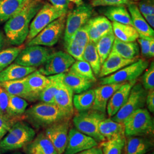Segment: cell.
Here are the masks:
<instances>
[{
    "mask_svg": "<svg viewBox=\"0 0 154 154\" xmlns=\"http://www.w3.org/2000/svg\"><path fill=\"white\" fill-rule=\"evenodd\" d=\"M9 102V94L6 91L0 84V109L2 116L8 118L7 109Z\"/></svg>",
    "mask_w": 154,
    "mask_h": 154,
    "instance_id": "ee69618b",
    "label": "cell"
},
{
    "mask_svg": "<svg viewBox=\"0 0 154 154\" xmlns=\"http://www.w3.org/2000/svg\"><path fill=\"white\" fill-rule=\"evenodd\" d=\"M68 70L74 72L80 77L92 81L94 82L97 81L91 66L86 61H75Z\"/></svg>",
    "mask_w": 154,
    "mask_h": 154,
    "instance_id": "f35d334b",
    "label": "cell"
},
{
    "mask_svg": "<svg viewBox=\"0 0 154 154\" xmlns=\"http://www.w3.org/2000/svg\"><path fill=\"white\" fill-rule=\"evenodd\" d=\"M154 55V38L152 39L149 47V57H153Z\"/></svg>",
    "mask_w": 154,
    "mask_h": 154,
    "instance_id": "816d5d0a",
    "label": "cell"
},
{
    "mask_svg": "<svg viewBox=\"0 0 154 154\" xmlns=\"http://www.w3.org/2000/svg\"><path fill=\"white\" fill-rule=\"evenodd\" d=\"M83 58V61L87 62L91 66L94 75L98 76L102 63L95 43L89 42L85 50Z\"/></svg>",
    "mask_w": 154,
    "mask_h": 154,
    "instance_id": "836d02e7",
    "label": "cell"
},
{
    "mask_svg": "<svg viewBox=\"0 0 154 154\" xmlns=\"http://www.w3.org/2000/svg\"><path fill=\"white\" fill-rule=\"evenodd\" d=\"M50 54V50L43 46H28L20 53L15 63L22 66L37 67L42 65Z\"/></svg>",
    "mask_w": 154,
    "mask_h": 154,
    "instance_id": "7c38bea8",
    "label": "cell"
},
{
    "mask_svg": "<svg viewBox=\"0 0 154 154\" xmlns=\"http://www.w3.org/2000/svg\"><path fill=\"white\" fill-rule=\"evenodd\" d=\"M22 50V46H18L0 51V72L16 60Z\"/></svg>",
    "mask_w": 154,
    "mask_h": 154,
    "instance_id": "ab89813d",
    "label": "cell"
},
{
    "mask_svg": "<svg viewBox=\"0 0 154 154\" xmlns=\"http://www.w3.org/2000/svg\"><path fill=\"white\" fill-rule=\"evenodd\" d=\"M104 14L108 20L113 22H118L133 26L130 14L125 5L109 6L105 10Z\"/></svg>",
    "mask_w": 154,
    "mask_h": 154,
    "instance_id": "4dcf8cb0",
    "label": "cell"
},
{
    "mask_svg": "<svg viewBox=\"0 0 154 154\" xmlns=\"http://www.w3.org/2000/svg\"><path fill=\"white\" fill-rule=\"evenodd\" d=\"M0 84L8 93L21 97L30 102H34L28 90L26 77L15 81L1 82Z\"/></svg>",
    "mask_w": 154,
    "mask_h": 154,
    "instance_id": "83f0119b",
    "label": "cell"
},
{
    "mask_svg": "<svg viewBox=\"0 0 154 154\" xmlns=\"http://www.w3.org/2000/svg\"><path fill=\"white\" fill-rule=\"evenodd\" d=\"M28 106V102L25 99L9 94V102L7 109L8 118L11 119L21 116L25 113Z\"/></svg>",
    "mask_w": 154,
    "mask_h": 154,
    "instance_id": "8d00e7d4",
    "label": "cell"
},
{
    "mask_svg": "<svg viewBox=\"0 0 154 154\" xmlns=\"http://www.w3.org/2000/svg\"><path fill=\"white\" fill-rule=\"evenodd\" d=\"M32 0H0V24L8 21Z\"/></svg>",
    "mask_w": 154,
    "mask_h": 154,
    "instance_id": "484cf974",
    "label": "cell"
},
{
    "mask_svg": "<svg viewBox=\"0 0 154 154\" xmlns=\"http://www.w3.org/2000/svg\"><path fill=\"white\" fill-rule=\"evenodd\" d=\"M146 103L148 110L153 113L154 112V89L149 90L146 97Z\"/></svg>",
    "mask_w": 154,
    "mask_h": 154,
    "instance_id": "7dc6e473",
    "label": "cell"
},
{
    "mask_svg": "<svg viewBox=\"0 0 154 154\" xmlns=\"http://www.w3.org/2000/svg\"><path fill=\"white\" fill-rule=\"evenodd\" d=\"M52 5L60 9L67 11L70 2L68 0H49Z\"/></svg>",
    "mask_w": 154,
    "mask_h": 154,
    "instance_id": "c3c4849f",
    "label": "cell"
},
{
    "mask_svg": "<svg viewBox=\"0 0 154 154\" xmlns=\"http://www.w3.org/2000/svg\"><path fill=\"white\" fill-rule=\"evenodd\" d=\"M37 70V67H26L12 63L0 72V83L15 81L27 77Z\"/></svg>",
    "mask_w": 154,
    "mask_h": 154,
    "instance_id": "cb8c5ba5",
    "label": "cell"
},
{
    "mask_svg": "<svg viewBox=\"0 0 154 154\" xmlns=\"http://www.w3.org/2000/svg\"><path fill=\"white\" fill-rule=\"evenodd\" d=\"M26 78L29 91L34 102L39 99L40 94L49 83V79L38 70H35Z\"/></svg>",
    "mask_w": 154,
    "mask_h": 154,
    "instance_id": "603a6c76",
    "label": "cell"
},
{
    "mask_svg": "<svg viewBox=\"0 0 154 154\" xmlns=\"http://www.w3.org/2000/svg\"><path fill=\"white\" fill-rule=\"evenodd\" d=\"M93 13L92 6L83 4L77 6L74 9L66 15L65 30L64 34L65 44L72 38L78 29L86 24Z\"/></svg>",
    "mask_w": 154,
    "mask_h": 154,
    "instance_id": "9c48e42d",
    "label": "cell"
},
{
    "mask_svg": "<svg viewBox=\"0 0 154 154\" xmlns=\"http://www.w3.org/2000/svg\"><path fill=\"white\" fill-rule=\"evenodd\" d=\"M112 27L116 38L122 41L134 42L139 38V34L132 26L113 22Z\"/></svg>",
    "mask_w": 154,
    "mask_h": 154,
    "instance_id": "1f68e13d",
    "label": "cell"
},
{
    "mask_svg": "<svg viewBox=\"0 0 154 154\" xmlns=\"http://www.w3.org/2000/svg\"><path fill=\"white\" fill-rule=\"evenodd\" d=\"M154 38V37L139 36L138 41L140 46L141 52L142 55L149 57V47L150 42L151 39Z\"/></svg>",
    "mask_w": 154,
    "mask_h": 154,
    "instance_id": "bcb514c9",
    "label": "cell"
},
{
    "mask_svg": "<svg viewBox=\"0 0 154 154\" xmlns=\"http://www.w3.org/2000/svg\"><path fill=\"white\" fill-rule=\"evenodd\" d=\"M127 6L132 20L133 27L137 31L139 36L154 37V29L146 22L139 11L138 6L131 2Z\"/></svg>",
    "mask_w": 154,
    "mask_h": 154,
    "instance_id": "7402d4cb",
    "label": "cell"
},
{
    "mask_svg": "<svg viewBox=\"0 0 154 154\" xmlns=\"http://www.w3.org/2000/svg\"><path fill=\"white\" fill-rule=\"evenodd\" d=\"M129 0H93L92 6H111L125 5H128Z\"/></svg>",
    "mask_w": 154,
    "mask_h": 154,
    "instance_id": "7bdbcfd3",
    "label": "cell"
},
{
    "mask_svg": "<svg viewBox=\"0 0 154 154\" xmlns=\"http://www.w3.org/2000/svg\"><path fill=\"white\" fill-rule=\"evenodd\" d=\"M26 154H59L45 133L41 132L23 147Z\"/></svg>",
    "mask_w": 154,
    "mask_h": 154,
    "instance_id": "ffe728a7",
    "label": "cell"
},
{
    "mask_svg": "<svg viewBox=\"0 0 154 154\" xmlns=\"http://www.w3.org/2000/svg\"><path fill=\"white\" fill-rule=\"evenodd\" d=\"M142 16L144 18L146 22L148 23L149 25L153 29L154 27V15L145 14Z\"/></svg>",
    "mask_w": 154,
    "mask_h": 154,
    "instance_id": "f907efd6",
    "label": "cell"
},
{
    "mask_svg": "<svg viewBox=\"0 0 154 154\" xmlns=\"http://www.w3.org/2000/svg\"><path fill=\"white\" fill-rule=\"evenodd\" d=\"M75 154H103V152L100 147L96 146Z\"/></svg>",
    "mask_w": 154,
    "mask_h": 154,
    "instance_id": "681fc988",
    "label": "cell"
},
{
    "mask_svg": "<svg viewBox=\"0 0 154 154\" xmlns=\"http://www.w3.org/2000/svg\"><path fill=\"white\" fill-rule=\"evenodd\" d=\"M126 135H121L106 140L100 144L103 154H122L126 145Z\"/></svg>",
    "mask_w": 154,
    "mask_h": 154,
    "instance_id": "e575fe53",
    "label": "cell"
},
{
    "mask_svg": "<svg viewBox=\"0 0 154 154\" xmlns=\"http://www.w3.org/2000/svg\"><path fill=\"white\" fill-rule=\"evenodd\" d=\"M25 113L26 119L37 128L70 119L54 103L41 102L32 106Z\"/></svg>",
    "mask_w": 154,
    "mask_h": 154,
    "instance_id": "7a4b0ae2",
    "label": "cell"
},
{
    "mask_svg": "<svg viewBox=\"0 0 154 154\" xmlns=\"http://www.w3.org/2000/svg\"><path fill=\"white\" fill-rule=\"evenodd\" d=\"M125 135L127 137H141L153 134V118L149 111L139 109L133 112L123 122Z\"/></svg>",
    "mask_w": 154,
    "mask_h": 154,
    "instance_id": "5b68a950",
    "label": "cell"
},
{
    "mask_svg": "<svg viewBox=\"0 0 154 154\" xmlns=\"http://www.w3.org/2000/svg\"><path fill=\"white\" fill-rule=\"evenodd\" d=\"M63 83L71 88L73 93H81L88 90L93 85L92 81L80 77L73 72L69 70L63 73Z\"/></svg>",
    "mask_w": 154,
    "mask_h": 154,
    "instance_id": "d4e9b609",
    "label": "cell"
},
{
    "mask_svg": "<svg viewBox=\"0 0 154 154\" xmlns=\"http://www.w3.org/2000/svg\"><path fill=\"white\" fill-rule=\"evenodd\" d=\"M66 20V14L51 22L28 42L27 46H54L59 41L65 29Z\"/></svg>",
    "mask_w": 154,
    "mask_h": 154,
    "instance_id": "30bf717a",
    "label": "cell"
},
{
    "mask_svg": "<svg viewBox=\"0 0 154 154\" xmlns=\"http://www.w3.org/2000/svg\"><path fill=\"white\" fill-rule=\"evenodd\" d=\"M126 154H146L151 149L152 143L146 138L128 137L126 142Z\"/></svg>",
    "mask_w": 154,
    "mask_h": 154,
    "instance_id": "f546056e",
    "label": "cell"
},
{
    "mask_svg": "<svg viewBox=\"0 0 154 154\" xmlns=\"http://www.w3.org/2000/svg\"><path fill=\"white\" fill-rule=\"evenodd\" d=\"M63 74V73L48 76L49 83L40 94L39 97V99L42 102L54 103V96L60 83L62 81Z\"/></svg>",
    "mask_w": 154,
    "mask_h": 154,
    "instance_id": "d6a6232c",
    "label": "cell"
},
{
    "mask_svg": "<svg viewBox=\"0 0 154 154\" xmlns=\"http://www.w3.org/2000/svg\"><path fill=\"white\" fill-rule=\"evenodd\" d=\"M67 12V11L57 8L49 3L43 5L30 24L29 32L26 38L27 43L47 25L59 17L66 14Z\"/></svg>",
    "mask_w": 154,
    "mask_h": 154,
    "instance_id": "8992f818",
    "label": "cell"
},
{
    "mask_svg": "<svg viewBox=\"0 0 154 154\" xmlns=\"http://www.w3.org/2000/svg\"><path fill=\"white\" fill-rule=\"evenodd\" d=\"M86 26L90 41L95 44L105 34L112 30V23L104 16L91 18Z\"/></svg>",
    "mask_w": 154,
    "mask_h": 154,
    "instance_id": "e0dca14e",
    "label": "cell"
},
{
    "mask_svg": "<svg viewBox=\"0 0 154 154\" xmlns=\"http://www.w3.org/2000/svg\"><path fill=\"white\" fill-rule=\"evenodd\" d=\"M69 2H72L74 3L77 6L81 5L83 4L82 0H68Z\"/></svg>",
    "mask_w": 154,
    "mask_h": 154,
    "instance_id": "db71d44e",
    "label": "cell"
},
{
    "mask_svg": "<svg viewBox=\"0 0 154 154\" xmlns=\"http://www.w3.org/2000/svg\"><path fill=\"white\" fill-rule=\"evenodd\" d=\"M142 86L146 90L154 89V62H152L142 77Z\"/></svg>",
    "mask_w": 154,
    "mask_h": 154,
    "instance_id": "60d3db41",
    "label": "cell"
},
{
    "mask_svg": "<svg viewBox=\"0 0 154 154\" xmlns=\"http://www.w3.org/2000/svg\"><path fill=\"white\" fill-rule=\"evenodd\" d=\"M134 1H140V0H134Z\"/></svg>",
    "mask_w": 154,
    "mask_h": 154,
    "instance_id": "6f0895ef",
    "label": "cell"
},
{
    "mask_svg": "<svg viewBox=\"0 0 154 154\" xmlns=\"http://www.w3.org/2000/svg\"><path fill=\"white\" fill-rule=\"evenodd\" d=\"M154 154L153 153H151V154Z\"/></svg>",
    "mask_w": 154,
    "mask_h": 154,
    "instance_id": "680465c9",
    "label": "cell"
},
{
    "mask_svg": "<svg viewBox=\"0 0 154 154\" xmlns=\"http://www.w3.org/2000/svg\"><path fill=\"white\" fill-rule=\"evenodd\" d=\"M149 67V62L139 59L130 65L125 66L119 70L100 79V85L131 82L136 81Z\"/></svg>",
    "mask_w": 154,
    "mask_h": 154,
    "instance_id": "ba28073f",
    "label": "cell"
},
{
    "mask_svg": "<svg viewBox=\"0 0 154 154\" xmlns=\"http://www.w3.org/2000/svg\"><path fill=\"white\" fill-rule=\"evenodd\" d=\"M43 6L41 0H32L16 14L5 22L4 30L8 42L20 46L26 40L33 18Z\"/></svg>",
    "mask_w": 154,
    "mask_h": 154,
    "instance_id": "6da1fadb",
    "label": "cell"
},
{
    "mask_svg": "<svg viewBox=\"0 0 154 154\" xmlns=\"http://www.w3.org/2000/svg\"><path fill=\"white\" fill-rule=\"evenodd\" d=\"M98 130L100 134L105 138V140L118 135H125L123 123L114 121L111 118H105L100 121Z\"/></svg>",
    "mask_w": 154,
    "mask_h": 154,
    "instance_id": "f1b7e54d",
    "label": "cell"
},
{
    "mask_svg": "<svg viewBox=\"0 0 154 154\" xmlns=\"http://www.w3.org/2000/svg\"><path fill=\"white\" fill-rule=\"evenodd\" d=\"M137 6L142 15H154V0H140Z\"/></svg>",
    "mask_w": 154,
    "mask_h": 154,
    "instance_id": "b9f144b4",
    "label": "cell"
},
{
    "mask_svg": "<svg viewBox=\"0 0 154 154\" xmlns=\"http://www.w3.org/2000/svg\"><path fill=\"white\" fill-rule=\"evenodd\" d=\"M5 44V37L1 30H0V51H1Z\"/></svg>",
    "mask_w": 154,
    "mask_h": 154,
    "instance_id": "f5cc1de1",
    "label": "cell"
},
{
    "mask_svg": "<svg viewBox=\"0 0 154 154\" xmlns=\"http://www.w3.org/2000/svg\"><path fill=\"white\" fill-rule=\"evenodd\" d=\"M123 83L103 85L95 88L94 90L95 99L92 109L105 114L110 98Z\"/></svg>",
    "mask_w": 154,
    "mask_h": 154,
    "instance_id": "ac0fdd59",
    "label": "cell"
},
{
    "mask_svg": "<svg viewBox=\"0 0 154 154\" xmlns=\"http://www.w3.org/2000/svg\"><path fill=\"white\" fill-rule=\"evenodd\" d=\"M111 52L127 60L137 59L139 54V46L136 41L123 42L116 38Z\"/></svg>",
    "mask_w": 154,
    "mask_h": 154,
    "instance_id": "4316f807",
    "label": "cell"
},
{
    "mask_svg": "<svg viewBox=\"0 0 154 154\" xmlns=\"http://www.w3.org/2000/svg\"><path fill=\"white\" fill-rule=\"evenodd\" d=\"M137 60V58L133 60L125 59L116 53L110 52L108 57L102 64L98 77L102 78L108 76Z\"/></svg>",
    "mask_w": 154,
    "mask_h": 154,
    "instance_id": "44dd1931",
    "label": "cell"
},
{
    "mask_svg": "<svg viewBox=\"0 0 154 154\" xmlns=\"http://www.w3.org/2000/svg\"><path fill=\"white\" fill-rule=\"evenodd\" d=\"M69 128V120H65L47 127L45 130V134L49 138L59 154H63L66 149Z\"/></svg>",
    "mask_w": 154,
    "mask_h": 154,
    "instance_id": "4fadbf2b",
    "label": "cell"
},
{
    "mask_svg": "<svg viewBox=\"0 0 154 154\" xmlns=\"http://www.w3.org/2000/svg\"><path fill=\"white\" fill-rule=\"evenodd\" d=\"M73 91L61 81L54 96V103L69 118L74 114Z\"/></svg>",
    "mask_w": 154,
    "mask_h": 154,
    "instance_id": "d6986e66",
    "label": "cell"
},
{
    "mask_svg": "<svg viewBox=\"0 0 154 154\" xmlns=\"http://www.w3.org/2000/svg\"><path fill=\"white\" fill-rule=\"evenodd\" d=\"M147 90L140 83H135L132 87L126 103L111 118L114 121L123 123L133 112L143 109L146 104Z\"/></svg>",
    "mask_w": 154,
    "mask_h": 154,
    "instance_id": "52a82bcc",
    "label": "cell"
},
{
    "mask_svg": "<svg viewBox=\"0 0 154 154\" xmlns=\"http://www.w3.org/2000/svg\"><path fill=\"white\" fill-rule=\"evenodd\" d=\"M11 126V119L0 116V140L9 131Z\"/></svg>",
    "mask_w": 154,
    "mask_h": 154,
    "instance_id": "f6af8a7d",
    "label": "cell"
},
{
    "mask_svg": "<svg viewBox=\"0 0 154 154\" xmlns=\"http://www.w3.org/2000/svg\"><path fill=\"white\" fill-rule=\"evenodd\" d=\"M106 118L105 113L97 110H86L80 111L74 116L72 122L80 132L94 138L97 142L105 141L104 137L100 134L98 130L99 122Z\"/></svg>",
    "mask_w": 154,
    "mask_h": 154,
    "instance_id": "277c9868",
    "label": "cell"
},
{
    "mask_svg": "<svg viewBox=\"0 0 154 154\" xmlns=\"http://www.w3.org/2000/svg\"><path fill=\"white\" fill-rule=\"evenodd\" d=\"M0 116H2V114H1V109H0Z\"/></svg>",
    "mask_w": 154,
    "mask_h": 154,
    "instance_id": "9f6ffc18",
    "label": "cell"
},
{
    "mask_svg": "<svg viewBox=\"0 0 154 154\" xmlns=\"http://www.w3.org/2000/svg\"><path fill=\"white\" fill-rule=\"evenodd\" d=\"M96 146H98V142L94 138L72 128L69 131L67 143L63 153L75 154Z\"/></svg>",
    "mask_w": 154,
    "mask_h": 154,
    "instance_id": "5bb4252c",
    "label": "cell"
},
{
    "mask_svg": "<svg viewBox=\"0 0 154 154\" xmlns=\"http://www.w3.org/2000/svg\"><path fill=\"white\" fill-rule=\"evenodd\" d=\"M74 62L75 59L69 54L58 51L50 55L38 71L46 76L64 73L68 71Z\"/></svg>",
    "mask_w": 154,
    "mask_h": 154,
    "instance_id": "8fae6325",
    "label": "cell"
},
{
    "mask_svg": "<svg viewBox=\"0 0 154 154\" xmlns=\"http://www.w3.org/2000/svg\"><path fill=\"white\" fill-rule=\"evenodd\" d=\"M95 99L94 90H88L81 93L73 95V106L75 109L80 111L92 109Z\"/></svg>",
    "mask_w": 154,
    "mask_h": 154,
    "instance_id": "d590c367",
    "label": "cell"
},
{
    "mask_svg": "<svg viewBox=\"0 0 154 154\" xmlns=\"http://www.w3.org/2000/svg\"><path fill=\"white\" fill-rule=\"evenodd\" d=\"M136 81L124 83L110 98L107 105V113L109 118L116 115V112L126 103L133 86Z\"/></svg>",
    "mask_w": 154,
    "mask_h": 154,
    "instance_id": "2e32d148",
    "label": "cell"
},
{
    "mask_svg": "<svg viewBox=\"0 0 154 154\" xmlns=\"http://www.w3.org/2000/svg\"><path fill=\"white\" fill-rule=\"evenodd\" d=\"M116 36L113 31L105 34L95 43L100 62L102 64L110 54Z\"/></svg>",
    "mask_w": 154,
    "mask_h": 154,
    "instance_id": "74e56055",
    "label": "cell"
},
{
    "mask_svg": "<svg viewBox=\"0 0 154 154\" xmlns=\"http://www.w3.org/2000/svg\"><path fill=\"white\" fill-rule=\"evenodd\" d=\"M90 42L86 25L78 29L66 44L67 53L77 61H83V55L85 48Z\"/></svg>",
    "mask_w": 154,
    "mask_h": 154,
    "instance_id": "9a60e30c",
    "label": "cell"
},
{
    "mask_svg": "<svg viewBox=\"0 0 154 154\" xmlns=\"http://www.w3.org/2000/svg\"><path fill=\"white\" fill-rule=\"evenodd\" d=\"M22 154L21 153H20V152H14V153H12V154Z\"/></svg>",
    "mask_w": 154,
    "mask_h": 154,
    "instance_id": "11a10c76",
    "label": "cell"
},
{
    "mask_svg": "<svg viewBox=\"0 0 154 154\" xmlns=\"http://www.w3.org/2000/svg\"><path fill=\"white\" fill-rule=\"evenodd\" d=\"M5 137L0 142V148L5 151L21 149L35 138V132L27 123L18 121L13 125Z\"/></svg>",
    "mask_w": 154,
    "mask_h": 154,
    "instance_id": "3957f363",
    "label": "cell"
}]
</instances>
